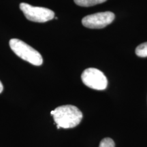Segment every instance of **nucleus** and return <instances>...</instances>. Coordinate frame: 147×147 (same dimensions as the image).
Returning a JSON list of instances; mask_svg holds the SVG:
<instances>
[{
    "label": "nucleus",
    "mask_w": 147,
    "mask_h": 147,
    "mask_svg": "<svg viewBox=\"0 0 147 147\" xmlns=\"http://www.w3.org/2000/svg\"><path fill=\"white\" fill-rule=\"evenodd\" d=\"M136 54L140 57H147V42L141 44L136 49Z\"/></svg>",
    "instance_id": "obj_7"
},
{
    "label": "nucleus",
    "mask_w": 147,
    "mask_h": 147,
    "mask_svg": "<svg viewBox=\"0 0 147 147\" xmlns=\"http://www.w3.org/2000/svg\"><path fill=\"white\" fill-rule=\"evenodd\" d=\"M81 79L88 87L95 90L102 91L106 89L108 80L102 71L96 68H87L82 72Z\"/></svg>",
    "instance_id": "obj_4"
},
{
    "label": "nucleus",
    "mask_w": 147,
    "mask_h": 147,
    "mask_svg": "<svg viewBox=\"0 0 147 147\" xmlns=\"http://www.w3.org/2000/svg\"><path fill=\"white\" fill-rule=\"evenodd\" d=\"M99 147H115V144L113 140L109 138H106L101 141Z\"/></svg>",
    "instance_id": "obj_8"
},
{
    "label": "nucleus",
    "mask_w": 147,
    "mask_h": 147,
    "mask_svg": "<svg viewBox=\"0 0 147 147\" xmlns=\"http://www.w3.org/2000/svg\"><path fill=\"white\" fill-rule=\"evenodd\" d=\"M115 18V14L112 12H98L84 17L82 23L89 29H102L113 23Z\"/></svg>",
    "instance_id": "obj_5"
},
{
    "label": "nucleus",
    "mask_w": 147,
    "mask_h": 147,
    "mask_svg": "<svg viewBox=\"0 0 147 147\" xmlns=\"http://www.w3.org/2000/svg\"><path fill=\"white\" fill-rule=\"evenodd\" d=\"M20 9L29 21L37 23H45L55 18V12L43 7L33 6L26 3H21Z\"/></svg>",
    "instance_id": "obj_3"
},
{
    "label": "nucleus",
    "mask_w": 147,
    "mask_h": 147,
    "mask_svg": "<svg viewBox=\"0 0 147 147\" xmlns=\"http://www.w3.org/2000/svg\"><path fill=\"white\" fill-rule=\"evenodd\" d=\"M76 5L82 7H90L104 3L107 0H74Z\"/></svg>",
    "instance_id": "obj_6"
},
{
    "label": "nucleus",
    "mask_w": 147,
    "mask_h": 147,
    "mask_svg": "<svg viewBox=\"0 0 147 147\" xmlns=\"http://www.w3.org/2000/svg\"><path fill=\"white\" fill-rule=\"evenodd\" d=\"M3 84H2V83H1V82L0 81V93L3 91Z\"/></svg>",
    "instance_id": "obj_9"
},
{
    "label": "nucleus",
    "mask_w": 147,
    "mask_h": 147,
    "mask_svg": "<svg viewBox=\"0 0 147 147\" xmlns=\"http://www.w3.org/2000/svg\"><path fill=\"white\" fill-rule=\"evenodd\" d=\"M55 122L60 128L69 129L76 127L81 122L82 113L78 108L72 105L59 106L51 111Z\"/></svg>",
    "instance_id": "obj_1"
},
{
    "label": "nucleus",
    "mask_w": 147,
    "mask_h": 147,
    "mask_svg": "<svg viewBox=\"0 0 147 147\" xmlns=\"http://www.w3.org/2000/svg\"><path fill=\"white\" fill-rule=\"evenodd\" d=\"M9 44L12 51L22 59L36 66L43 63V58L40 53L22 40L12 38Z\"/></svg>",
    "instance_id": "obj_2"
}]
</instances>
